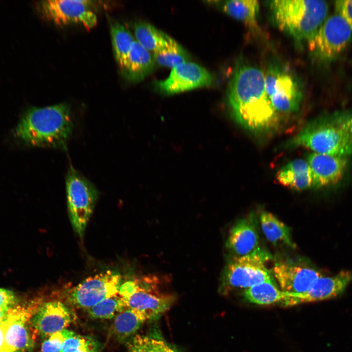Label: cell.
<instances>
[{"mask_svg":"<svg viewBox=\"0 0 352 352\" xmlns=\"http://www.w3.org/2000/svg\"><path fill=\"white\" fill-rule=\"evenodd\" d=\"M227 98L236 120L255 133L276 127L279 113L273 108L265 88L264 73L255 66H238L229 82Z\"/></svg>","mask_w":352,"mask_h":352,"instance_id":"cell-1","label":"cell"},{"mask_svg":"<svg viewBox=\"0 0 352 352\" xmlns=\"http://www.w3.org/2000/svg\"><path fill=\"white\" fill-rule=\"evenodd\" d=\"M72 130L70 109L61 103L28 109L21 116L14 134L27 146L58 148L66 144Z\"/></svg>","mask_w":352,"mask_h":352,"instance_id":"cell-2","label":"cell"},{"mask_svg":"<svg viewBox=\"0 0 352 352\" xmlns=\"http://www.w3.org/2000/svg\"><path fill=\"white\" fill-rule=\"evenodd\" d=\"M269 8L278 28L298 41L310 40L326 19L328 4L322 0H274Z\"/></svg>","mask_w":352,"mask_h":352,"instance_id":"cell-3","label":"cell"},{"mask_svg":"<svg viewBox=\"0 0 352 352\" xmlns=\"http://www.w3.org/2000/svg\"><path fill=\"white\" fill-rule=\"evenodd\" d=\"M317 119L306 125L288 145L303 146L314 153L347 157L352 155V134L334 119Z\"/></svg>","mask_w":352,"mask_h":352,"instance_id":"cell-4","label":"cell"},{"mask_svg":"<svg viewBox=\"0 0 352 352\" xmlns=\"http://www.w3.org/2000/svg\"><path fill=\"white\" fill-rule=\"evenodd\" d=\"M160 278L145 275L122 283L119 295L126 308L138 310L150 319L166 311L173 301L172 296L159 291Z\"/></svg>","mask_w":352,"mask_h":352,"instance_id":"cell-5","label":"cell"},{"mask_svg":"<svg viewBox=\"0 0 352 352\" xmlns=\"http://www.w3.org/2000/svg\"><path fill=\"white\" fill-rule=\"evenodd\" d=\"M270 256L259 247L252 253L233 257L225 266L221 277L220 290L223 294L237 289L244 290L264 282H275L266 262Z\"/></svg>","mask_w":352,"mask_h":352,"instance_id":"cell-6","label":"cell"},{"mask_svg":"<svg viewBox=\"0 0 352 352\" xmlns=\"http://www.w3.org/2000/svg\"><path fill=\"white\" fill-rule=\"evenodd\" d=\"M68 210L74 231L83 237L98 197L94 185L72 167L66 176Z\"/></svg>","mask_w":352,"mask_h":352,"instance_id":"cell-7","label":"cell"},{"mask_svg":"<svg viewBox=\"0 0 352 352\" xmlns=\"http://www.w3.org/2000/svg\"><path fill=\"white\" fill-rule=\"evenodd\" d=\"M352 39V29L345 19L336 13L326 18L307 43L313 56L319 61L327 63L336 59Z\"/></svg>","mask_w":352,"mask_h":352,"instance_id":"cell-8","label":"cell"},{"mask_svg":"<svg viewBox=\"0 0 352 352\" xmlns=\"http://www.w3.org/2000/svg\"><path fill=\"white\" fill-rule=\"evenodd\" d=\"M264 79L267 96L278 113L298 110L303 94L297 78L284 68L271 66L264 73Z\"/></svg>","mask_w":352,"mask_h":352,"instance_id":"cell-9","label":"cell"},{"mask_svg":"<svg viewBox=\"0 0 352 352\" xmlns=\"http://www.w3.org/2000/svg\"><path fill=\"white\" fill-rule=\"evenodd\" d=\"M121 276L108 270L90 276L66 293V302L71 306L88 309L104 299L119 293Z\"/></svg>","mask_w":352,"mask_h":352,"instance_id":"cell-10","label":"cell"},{"mask_svg":"<svg viewBox=\"0 0 352 352\" xmlns=\"http://www.w3.org/2000/svg\"><path fill=\"white\" fill-rule=\"evenodd\" d=\"M93 2L88 0H46L39 1L37 9L44 20L56 24L79 23L90 29L97 23L96 16L90 8Z\"/></svg>","mask_w":352,"mask_h":352,"instance_id":"cell-11","label":"cell"},{"mask_svg":"<svg viewBox=\"0 0 352 352\" xmlns=\"http://www.w3.org/2000/svg\"><path fill=\"white\" fill-rule=\"evenodd\" d=\"M213 82L212 75L205 68L188 61L173 68L169 76L156 82L154 86L160 92L169 95L210 87Z\"/></svg>","mask_w":352,"mask_h":352,"instance_id":"cell-12","label":"cell"},{"mask_svg":"<svg viewBox=\"0 0 352 352\" xmlns=\"http://www.w3.org/2000/svg\"><path fill=\"white\" fill-rule=\"evenodd\" d=\"M352 281V270L342 271L331 276L322 275L306 292L294 294L285 292L282 304L287 307L333 298L343 293Z\"/></svg>","mask_w":352,"mask_h":352,"instance_id":"cell-13","label":"cell"},{"mask_svg":"<svg viewBox=\"0 0 352 352\" xmlns=\"http://www.w3.org/2000/svg\"><path fill=\"white\" fill-rule=\"evenodd\" d=\"M273 274L281 290L294 294L306 292L323 275L313 267L287 262L275 263Z\"/></svg>","mask_w":352,"mask_h":352,"instance_id":"cell-14","label":"cell"},{"mask_svg":"<svg viewBox=\"0 0 352 352\" xmlns=\"http://www.w3.org/2000/svg\"><path fill=\"white\" fill-rule=\"evenodd\" d=\"M312 176V188L335 185L342 178L347 166V157L313 153L307 157Z\"/></svg>","mask_w":352,"mask_h":352,"instance_id":"cell-15","label":"cell"},{"mask_svg":"<svg viewBox=\"0 0 352 352\" xmlns=\"http://www.w3.org/2000/svg\"><path fill=\"white\" fill-rule=\"evenodd\" d=\"M71 322L69 310L63 303L58 301L43 304L32 320L35 329L45 337L66 329Z\"/></svg>","mask_w":352,"mask_h":352,"instance_id":"cell-16","label":"cell"},{"mask_svg":"<svg viewBox=\"0 0 352 352\" xmlns=\"http://www.w3.org/2000/svg\"><path fill=\"white\" fill-rule=\"evenodd\" d=\"M30 316V313L23 309H9L3 323L5 344L10 352H22L32 346L27 324Z\"/></svg>","mask_w":352,"mask_h":352,"instance_id":"cell-17","label":"cell"},{"mask_svg":"<svg viewBox=\"0 0 352 352\" xmlns=\"http://www.w3.org/2000/svg\"><path fill=\"white\" fill-rule=\"evenodd\" d=\"M259 236L253 215L239 220L229 232L226 247L234 255L241 257L257 249Z\"/></svg>","mask_w":352,"mask_h":352,"instance_id":"cell-18","label":"cell"},{"mask_svg":"<svg viewBox=\"0 0 352 352\" xmlns=\"http://www.w3.org/2000/svg\"><path fill=\"white\" fill-rule=\"evenodd\" d=\"M155 65L154 56L150 51L135 40L125 64L121 70L124 77L129 81L138 82L152 73Z\"/></svg>","mask_w":352,"mask_h":352,"instance_id":"cell-19","label":"cell"},{"mask_svg":"<svg viewBox=\"0 0 352 352\" xmlns=\"http://www.w3.org/2000/svg\"><path fill=\"white\" fill-rule=\"evenodd\" d=\"M281 184L296 190L312 187L311 169L307 160L296 159L283 166L276 175Z\"/></svg>","mask_w":352,"mask_h":352,"instance_id":"cell-20","label":"cell"},{"mask_svg":"<svg viewBox=\"0 0 352 352\" xmlns=\"http://www.w3.org/2000/svg\"><path fill=\"white\" fill-rule=\"evenodd\" d=\"M149 318L143 312L126 308L116 315L112 325L113 334L119 340L132 336Z\"/></svg>","mask_w":352,"mask_h":352,"instance_id":"cell-21","label":"cell"},{"mask_svg":"<svg viewBox=\"0 0 352 352\" xmlns=\"http://www.w3.org/2000/svg\"><path fill=\"white\" fill-rule=\"evenodd\" d=\"M133 27L136 41L145 48L154 53L166 48L172 39L145 22H137Z\"/></svg>","mask_w":352,"mask_h":352,"instance_id":"cell-22","label":"cell"},{"mask_svg":"<svg viewBox=\"0 0 352 352\" xmlns=\"http://www.w3.org/2000/svg\"><path fill=\"white\" fill-rule=\"evenodd\" d=\"M224 12L253 30L258 29L257 17L260 5L256 0H232L223 4Z\"/></svg>","mask_w":352,"mask_h":352,"instance_id":"cell-23","label":"cell"},{"mask_svg":"<svg viewBox=\"0 0 352 352\" xmlns=\"http://www.w3.org/2000/svg\"><path fill=\"white\" fill-rule=\"evenodd\" d=\"M285 292L280 289L275 282H264L256 284L243 291L244 299L258 305H270L282 302Z\"/></svg>","mask_w":352,"mask_h":352,"instance_id":"cell-24","label":"cell"},{"mask_svg":"<svg viewBox=\"0 0 352 352\" xmlns=\"http://www.w3.org/2000/svg\"><path fill=\"white\" fill-rule=\"evenodd\" d=\"M260 220L263 232L270 242L274 245L283 243L292 248L295 247L289 227L274 215L266 211H262Z\"/></svg>","mask_w":352,"mask_h":352,"instance_id":"cell-25","label":"cell"},{"mask_svg":"<svg viewBox=\"0 0 352 352\" xmlns=\"http://www.w3.org/2000/svg\"><path fill=\"white\" fill-rule=\"evenodd\" d=\"M110 35L114 56L122 69L135 40L123 24L117 22L111 24Z\"/></svg>","mask_w":352,"mask_h":352,"instance_id":"cell-26","label":"cell"},{"mask_svg":"<svg viewBox=\"0 0 352 352\" xmlns=\"http://www.w3.org/2000/svg\"><path fill=\"white\" fill-rule=\"evenodd\" d=\"M153 56L156 64L172 68L190 59L188 53L173 39L166 48L154 53Z\"/></svg>","mask_w":352,"mask_h":352,"instance_id":"cell-27","label":"cell"},{"mask_svg":"<svg viewBox=\"0 0 352 352\" xmlns=\"http://www.w3.org/2000/svg\"><path fill=\"white\" fill-rule=\"evenodd\" d=\"M126 307L119 293L101 300L87 309L92 319H109L114 317Z\"/></svg>","mask_w":352,"mask_h":352,"instance_id":"cell-28","label":"cell"},{"mask_svg":"<svg viewBox=\"0 0 352 352\" xmlns=\"http://www.w3.org/2000/svg\"><path fill=\"white\" fill-rule=\"evenodd\" d=\"M128 345L133 352H177L165 341L149 336L137 335Z\"/></svg>","mask_w":352,"mask_h":352,"instance_id":"cell-29","label":"cell"},{"mask_svg":"<svg viewBox=\"0 0 352 352\" xmlns=\"http://www.w3.org/2000/svg\"><path fill=\"white\" fill-rule=\"evenodd\" d=\"M100 343L90 336L75 333L64 342L61 352H76L95 346Z\"/></svg>","mask_w":352,"mask_h":352,"instance_id":"cell-30","label":"cell"},{"mask_svg":"<svg viewBox=\"0 0 352 352\" xmlns=\"http://www.w3.org/2000/svg\"><path fill=\"white\" fill-rule=\"evenodd\" d=\"M74 333L64 329L51 334L43 342L41 352H61L65 341Z\"/></svg>","mask_w":352,"mask_h":352,"instance_id":"cell-31","label":"cell"},{"mask_svg":"<svg viewBox=\"0 0 352 352\" xmlns=\"http://www.w3.org/2000/svg\"><path fill=\"white\" fill-rule=\"evenodd\" d=\"M337 13L347 22L352 30V0H340L335 1Z\"/></svg>","mask_w":352,"mask_h":352,"instance_id":"cell-32","label":"cell"},{"mask_svg":"<svg viewBox=\"0 0 352 352\" xmlns=\"http://www.w3.org/2000/svg\"><path fill=\"white\" fill-rule=\"evenodd\" d=\"M333 116L339 125L352 134V112L336 113Z\"/></svg>","mask_w":352,"mask_h":352,"instance_id":"cell-33","label":"cell"},{"mask_svg":"<svg viewBox=\"0 0 352 352\" xmlns=\"http://www.w3.org/2000/svg\"><path fill=\"white\" fill-rule=\"evenodd\" d=\"M15 302L16 297L12 291L0 288V307L10 308Z\"/></svg>","mask_w":352,"mask_h":352,"instance_id":"cell-34","label":"cell"},{"mask_svg":"<svg viewBox=\"0 0 352 352\" xmlns=\"http://www.w3.org/2000/svg\"><path fill=\"white\" fill-rule=\"evenodd\" d=\"M0 352H10L5 344L3 321L0 323Z\"/></svg>","mask_w":352,"mask_h":352,"instance_id":"cell-35","label":"cell"},{"mask_svg":"<svg viewBox=\"0 0 352 352\" xmlns=\"http://www.w3.org/2000/svg\"><path fill=\"white\" fill-rule=\"evenodd\" d=\"M102 349V345L101 343L94 347H92L87 349L76 352H100Z\"/></svg>","mask_w":352,"mask_h":352,"instance_id":"cell-36","label":"cell"},{"mask_svg":"<svg viewBox=\"0 0 352 352\" xmlns=\"http://www.w3.org/2000/svg\"><path fill=\"white\" fill-rule=\"evenodd\" d=\"M10 308L0 307V323L6 317Z\"/></svg>","mask_w":352,"mask_h":352,"instance_id":"cell-37","label":"cell"},{"mask_svg":"<svg viewBox=\"0 0 352 352\" xmlns=\"http://www.w3.org/2000/svg\"><path fill=\"white\" fill-rule=\"evenodd\" d=\"M129 352H132V351H129Z\"/></svg>","mask_w":352,"mask_h":352,"instance_id":"cell-38","label":"cell"}]
</instances>
